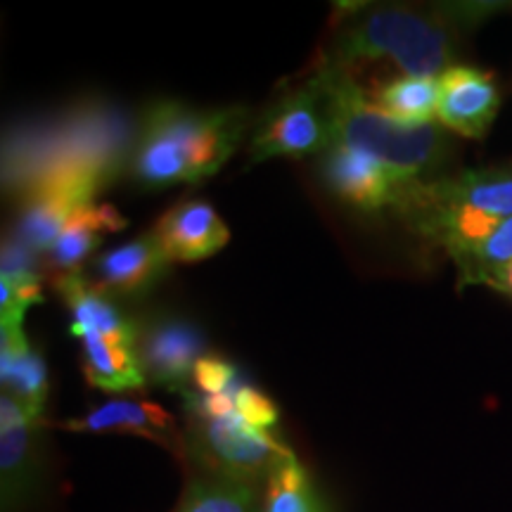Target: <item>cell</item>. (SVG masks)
<instances>
[{"label":"cell","mask_w":512,"mask_h":512,"mask_svg":"<svg viewBox=\"0 0 512 512\" xmlns=\"http://www.w3.org/2000/svg\"><path fill=\"white\" fill-rule=\"evenodd\" d=\"M252 112L242 105L192 107L178 100L150 102L138 117L126 178L145 190L202 183L238 152Z\"/></svg>","instance_id":"6da1fadb"},{"label":"cell","mask_w":512,"mask_h":512,"mask_svg":"<svg viewBox=\"0 0 512 512\" xmlns=\"http://www.w3.org/2000/svg\"><path fill=\"white\" fill-rule=\"evenodd\" d=\"M138 121L107 102L69 107L46 124L17 128L3 147L5 192H29L60 171H95L107 183L126 176Z\"/></svg>","instance_id":"7a4b0ae2"},{"label":"cell","mask_w":512,"mask_h":512,"mask_svg":"<svg viewBox=\"0 0 512 512\" xmlns=\"http://www.w3.org/2000/svg\"><path fill=\"white\" fill-rule=\"evenodd\" d=\"M342 17L325 60L349 69L358 62L389 60L408 76L439 79L456 64L463 34L432 5H339Z\"/></svg>","instance_id":"3957f363"},{"label":"cell","mask_w":512,"mask_h":512,"mask_svg":"<svg viewBox=\"0 0 512 512\" xmlns=\"http://www.w3.org/2000/svg\"><path fill=\"white\" fill-rule=\"evenodd\" d=\"M311 79L328 100L335 126V143L380 159L394 169L425 181L446 176L456 157L453 136L439 124L406 126L377 110L370 95L358 86L349 69L320 57Z\"/></svg>","instance_id":"277c9868"},{"label":"cell","mask_w":512,"mask_h":512,"mask_svg":"<svg viewBox=\"0 0 512 512\" xmlns=\"http://www.w3.org/2000/svg\"><path fill=\"white\" fill-rule=\"evenodd\" d=\"M508 216H512V159L422 183L403 226L444 249L453 261L489 238Z\"/></svg>","instance_id":"5b68a950"},{"label":"cell","mask_w":512,"mask_h":512,"mask_svg":"<svg viewBox=\"0 0 512 512\" xmlns=\"http://www.w3.org/2000/svg\"><path fill=\"white\" fill-rule=\"evenodd\" d=\"M233 392L202 394L188 389L178 394L185 413V463L195 465L202 475L264 486L275 465L294 451L278 432L247 425L235 413Z\"/></svg>","instance_id":"8992f818"},{"label":"cell","mask_w":512,"mask_h":512,"mask_svg":"<svg viewBox=\"0 0 512 512\" xmlns=\"http://www.w3.org/2000/svg\"><path fill=\"white\" fill-rule=\"evenodd\" d=\"M316 174L339 204L366 219L394 216L403 223L425 178L403 174L380 159L335 143L316 157Z\"/></svg>","instance_id":"52a82bcc"},{"label":"cell","mask_w":512,"mask_h":512,"mask_svg":"<svg viewBox=\"0 0 512 512\" xmlns=\"http://www.w3.org/2000/svg\"><path fill=\"white\" fill-rule=\"evenodd\" d=\"M332 145L335 126L328 100L309 76L302 86L287 88L256 114L249 131V164L273 157H318Z\"/></svg>","instance_id":"ba28073f"},{"label":"cell","mask_w":512,"mask_h":512,"mask_svg":"<svg viewBox=\"0 0 512 512\" xmlns=\"http://www.w3.org/2000/svg\"><path fill=\"white\" fill-rule=\"evenodd\" d=\"M136 320V356L145 382L181 394L192 389L197 363L209 354L200 325L176 311H140Z\"/></svg>","instance_id":"9c48e42d"},{"label":"cell","mask_w":512,"mask_h":512,"mask_svg":"<svg viewBox=\"0 0 512 512\" xmlns=\"http://www.w3.org/2000/svg\"><path fill=\"white\" fill-rule=\"evenodd\" d=\"M110 188L100 174L86 169L60 171L43 178L19 200L12 238L34 254H48L69 221Z\"/></svg>","instance_id":"30bf717a"},{"label":"cell","mask_w":512,"mask_h":512,"mask_svg":"<svg viewBox=\"0 0 512 512\" xmlns=\"http://www.w3.org/2000/svg\"><path fill=\"white\" fill-rule=\"evenodd\" d=\"M43 422L29 420L10 396L0 394V505L3 512H29L43 491L46 463Z\"/></svg>","instance_id":"8fae6325"},{"label":"cell","mask_w":512,"mask_h":512,"mask_svg":"<svg viewBox=\"0 0 512 512\" xmlns=\"http://www.w3.org/2000/svg\"><path fill=\"white\" fill-rule=\"evenodd\" d=\"M174 261L169 259L157 230L150 228L136 240L107 249L83 273L95 290L114 302H133L150 294L169 275Z\"/></svg>","instance_id":"7c38bea8"},{"label":"cell","mask_w":512,"mask_h":512,"mask_svg":"<svg viewBox=\"0 0 512 512\" xmlns=\"http://www.w3.org/2000/svg\"><path fill=\"white\" fill-rule=\"evenodd\" d=\"M503 105L496 76L475 64H453L439 76L437 121L460 138L484 140Z\"/></svg>","instance_id":"4fadbf2b"},{"label":"cell","mask_w":512,"mask_h":512,"mask_svg":"<svg viewBox=\"0 0 512 512\" xmlns=\"http://www.w3.org/2000/svg\"><path fill=\"white\" fill-rule=\"evenodd\" d=\"M64 430L86 434H131L166 448L185 463V430L166 408L143 399H114L74 420L62 422Z\"/></svg>","instance_id":"5bb4252c"},{"label":"cell","mask_w":512,"mask_h":512,"mask_svg":"<svg viewBox=\"0 0 512 512\" xmlns=\"http://www.w3.org/2000/svg\"><path fill=\"white\" fill-rule=\"evenodd\" d=\"M155 230L174 264L209 259L230 240L226 223L209 202L202 200L178 202L157 221Z\"/></svg>","instance_id":"9a60e30c"},{"label":"cell","mask_w":512,"mask_h":512,"mask_svg":"<svg viewBox=\"0 0 512 512\" xmlns=\"http://www.w3.org/2000/svg\"><path fill=\"white\" fill-rule=\"evenodd\" d=\"M0 384L3 394L29 420L43 422L48 403V368L24 328H0Z\"/></svg>","instance_id":"2e32d148"},{"label":"cell","mask_w":512,"mask_h":512,"mask_svg":"<svg viewBox=\"0 0 512 512\" xmlns=\"http://www.w3.org/2000/svg\"><path fill=\"white\" fill-rule=\"evenodd\" d=\"M128 226V221L112 204L93 202L83 207L72 221L64 226L60 238L48 249V264L60 273L81 271L83 261L102 245L105 235L119 233Z\"/></svg>","instance_id":"e0dca14e"},{"label":"cell","mask_w":512,"mask_h":512,"mask_svg":"<svg viewBox=\"0 0 512 512\" xmlns=\"http://www.w3.org/2000/svg\"><path fill=\"white\" fill-rule=\"evenodd\" d=\"M377 110L406 126H427L437 119L439 79L399 74L368 93Z\"/></svg>","instance_id":"ac0fdd59"},{"label":"cell","mask_w":512,"mask_h":512,"mask_svg":"<svg viewBox=\"0 0 512 512\" xmlns=\"http://www.w3.org/2000/svg\"><path fill=\"white\" fill-rule=\"evenodd\" d=\"M176 512H264V486L197 472L185 484Z\"/></svg>","instance_id":"d6986e66"},{"label":"cell","mask_w":512,"mask_h":512,"mask_svg":"<svg viewBox=\"0 0 512 512\" xmlns=\"http://www.w3.org/2000/svg\"><path fill=\"white\" fill-rule=\"evenodd\" d=\"M264 512H332V508L297 453H290L266 479Z\"/></svg>","instance_id":"ffe728a7"},{"label":"cell","mask_w":512,"mask_h":512,"mask_svg":"<svg viewBox=\"0 0 512 512\" xmlns=\"http://www.w3.org/2000/svg\"><path fill=\"white\" fill-rule=\"evenodd\" d=\"M512 261V216L501 221L489 238H484L479 245L467 249L458 259H453V266L458 271V287L465 285H486L498 268Z\"/></svg>","instance_id":"44dd1931"},{"label":"cell","mask_w":512,"mask_h":512,"mask_svg":"<svg viewBox=\"0 0 512 512\" xmlns=\"http://www.w3.org/2000/svg\"><path fill=\"white\" fill-rule=\"evenodd\" d=\"M43 302V283L36 271L0 273V328H24V316Z\"/></svg>","instance_id":"7402d4cb"},{"label":"cell","mask_w":512,"mask_h":512,"mask_svg":"<svg viewBox=\"0 0 512 512\" xmlns=\"http://www.w3.org/2000/svg\"><path fill=\"white\" fill-rule=\"evenodd\" d=\"M245 382L240 377V370L233 366V363L226 361V358L209 354L197 363L195 377H192V389L202 394H226L233 392L235 387Z\"/></svg>","instance_id":"603a6c76"},{"label":"cell","mask_w":512,"mask_h":512,"mask_svg":"<svg viewBox=\"0 0 512 512\" xmlns=\"http://www.w3.org/2000/svg\"><path fill=\"white\" fill-rule=\"evenodd\" d=\"M233 401H235V413H238L247 425L256 427V430L275 432L280 413H278V406H275L264 392H259V389L249 387L247 382H242L233 392Z\"/></svg>","instance_id":"cb8c5ba5"},{"label":"cell","mask_w":512,"mask_h":512,"mask_svg":"<svg viewBox=\"0 0 512 512\" xmlns=\"http://www.w3.org/2000/svg\"><path fill=\"white\" fill-rule=\"evenodd\" d=\"M486 287H491V290L501 292L503 297L512 299V261H510V264H505L503 268H498V271L489 278Z\"/></svg>","instance_id":"d4e9b609"}]
</instances>
